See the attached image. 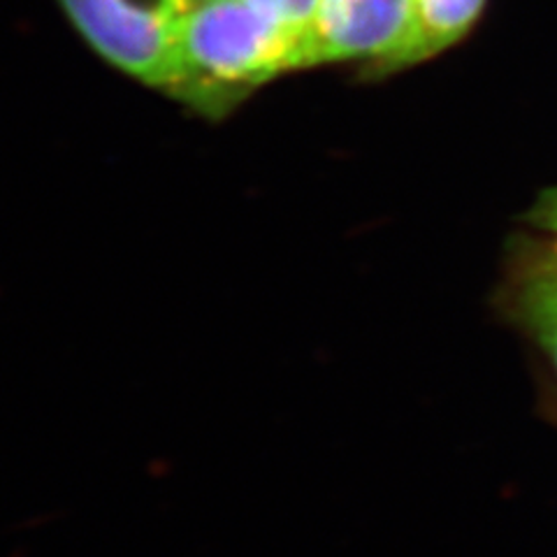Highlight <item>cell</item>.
I'll use <instances>...</instances> for the list:
<instances>
[{
  "label": "cell",
  "mask_w": 557,
  "mask_h": 557,
  "mask_svg": "<svg viewBox=\"0 0 557 557\" xmlns=\"http://www.w3.org/2000/svg\"><path fill=\"white\" fill-rule=\"evenodd\" d=\"M293 70H302V42L249 0H188L174 28L165 94L221 116Z\"/></svg>",
  "instance_id": "6da1fadb"
},
{
  "label": "cell",
  "mask_w": 557,
  "mask_h": 557,
  "mask_svg": "<svg viewBox=\"0 0 557 557\" xmlns=\"http://www.w3.org/2000/svg\"><path fill=\"white\" fill-rule=\"evenodd\" d=\"M82 38L121 73L165 91L186 0H59Z\"/></svg>",
  "instance_id": "7a4b0ae2"
},
{
  "label": "cell",
  "mask_w": 557,
  "mask_h": 557,
  "mask_svg": "<svg viewBox=\"0 0 557 557\" xmlns=\"http://www.w3.org/2000/svg\"><path fill=\"white\" fill-rule=\"evenodd\" d=\"M411 0H319L305 38V70L364 61L374 70L403 42Z\"/></svg>",
  "instance_id": "3957f363"
},
{
  "label": "cell",
  "mask_w": 557,
  "mask_h": 557,
  "mask_svg": "<svg viewBox=\"0 0 557 557\" xmlns=\"http://www.w3.org/2000/svg\"><path fill=\"white\" fill-rule=\"evenodd\" d=\"M483 8L485 0H411L403 42L374 73H397L442 54L472 30Z\"/></svg>",
  "instance_id": "277c9868"
},
{
  "label": "cell",
  "mask_w": 557,
  "mask_h": 557,
  "mask_svg": "<svg viewBox=\"0 0 557 557\" xmlns=\"http://www.w3.org/2000/svg\"><path fill=\"white\" fill-rule=\"evenodd\" d=\"M516 309L534 342L557 372V256L544 249L522 268L516 286Z\"/></svg>",
  "instance_id": "5b68a950"
},
{
  "label": "cell",
  "mask_w": 557,
  "mask_h": 557,
  "mask_svg": "<svg viewBox=\"0 0 557 557\" xmlns=\"http://www.w3.org/2000/svg\"><path fill=\"white\" fill-rule=\"evenodd\" d=\"M249 3L263 12L268 20L288 30L302 42V70H305V38L309 24L317 14L319 0H249Z\"/></svg>",
  "instance_id": "8992f818"
},
{
  "label": "cell",
  "mask_w": 557,
  "mask_h": 557,
  "mask_svg": "<svg viewBox=\"0 0 557 557\" xmlns=\"http://www.w3.org/2000/svg\"><path fill=\"white\" fill-rule=\"evenodd\" d=\"M528 221L539 231L557 235V186L539 194L536 202L528 212Z\"/></svg>",
  "instance_id": "52a82bcc"
},
{
  "label": "cell",
  "mask_w": 557,
  "mask_h": 557,
  "mask_svg": "<svg viewBox=\"0 0 557 557\" xmlns=\"http://www.w3.org/2000/svg\"><path fill=\"white\" fill-rule=\"evenodd\" d=\"M553 256H557V235H553V239H550V244L546 247Z\"/></svg>",
  "instance_id": "ba28073f"
},
{
  "label": "cell",
  "mask_w": 557,
  "mask_h": 557,
  "mask_svg": "<svg viewBox=\"0 0 557 557\" xmlns=\"http://www.w3.org/2000/svg\"><path fill=\"white\" fill-rule=\"evenodd\" d=\"M186 3H188V0H186Z\"/></svg>",
  "instance_id": "9c48e42d"
}]
</instances>
